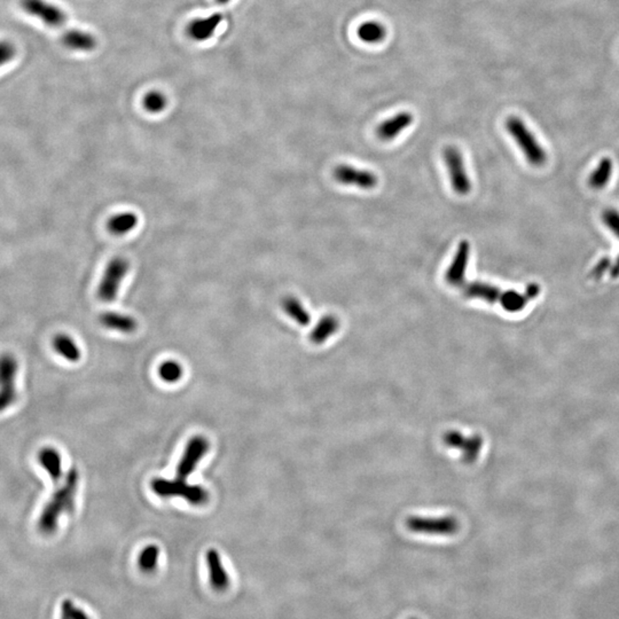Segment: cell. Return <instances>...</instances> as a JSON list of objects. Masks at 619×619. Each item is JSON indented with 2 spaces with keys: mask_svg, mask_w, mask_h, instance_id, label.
Returning <instances> with one entry per match:
<instances>
[{
  "mask_svg": "<svg viewBox=\"0 0 619 619\" xmlns=\"http://www.w3.org/2000/svg\"><path fill=\"white\" fill-rule=\"evenodd\" d=\"M79 483V473L72 468L65 475L63 483L53 493L50 502H47L38 518V530L44 536H51L56 532L59 525V518L63 514L74 511L75 498Z\"/></svg>",
  "mask_w": 619,
  "mask_h": 619,
  "instance_id": "cell-1",
  "label": "cell"
},
{
  "mask_svg": "<svg viewBox=\"0 0 619 619\" xmlns=\"http://www.w3.org/2000/svg\"><path fill=\"white\" fill-rule=\"evenodd\" d=\"M153 492L161 498H183L193 506L205 505L209 500V492L205 487L196 484L186 483L185 480H165L155 478L151 483Z\"/></svg>",
  "mask_w": 619,
  "mask_h": 619,
  "instance_id": "cell-2",
  "label": "cell"
},
{
  "mask_svg": "<svg viewBox=\"0 0 619 619\" xmlns=\"http://www.w3.org/2000/svg\"><path fill=\"white\" fill-rule=\"evenodd\" d=\"M506 129L516 141L525 158L533 167H542L547 160V154L538 140L528 129L524 122L516 116H511L506 121Z\"/></svg>",
  "mask_w": 619,
  "mask_h": 619,
  "instance_id": "cell-3",
  "label": "cell"
},
{
  "mask_svg": "<svg viewBox=\"0 0 619 619\" xmlns=\"http://www.w3.org/2000/svg\"><path fill=\"white\" fill-rule=\"evenodd\" d=\"M18 371L19 362L12 353L0 355V413L10 409L18 400Z\"/></svg>",
  "mask_w": 619,
  "mask_h": 619,
  "instance_id": "cell-4",
  "label": "cell"
},
{
  "mask_svg": "<svg viewBox=\"0 0 619 619\" xmlns=\"http://www.w3.org/2000/svg\"><path fill=\"white\" fill-rule=\"evenodd\" d=\"M130 271L129 260L123 257H115L109 262L96 291L98 298L106 303H110L117 298L123 279Z\"/></svg>",
  "mask_w": 619,
  "mask_h": 619,
  "instance_id": "cell-5",
  "label": "cell"
},
{
  "mask_svg": "<svg viewBox=\"0 0 619 619\" xmlns=\"http://www.w3.org/2000/svg\"><path fill=\"white\" fill-rule=\"evenodd\" d=\"M443 156L453 191L459 196H467L471 191V183L464 167L461 152L454 146H447L444 149Z\"/></svg>",
  "mask_w": 619,
  "mask_h": 619,
  "instance_id": "cell-6",
  "label": "cell"
},
{
  "mask_svg": "<svg viewBox=\"0 0 619 619\" xmlns=\"http://www.w3.org/2000/svg\"><path fill=\"white\" fill-rule=\"evenodd\" d=\"M210 444L203 436H194L189 440L184 451L183 457L177 466V477L186 480L193 471H196L198 462L207 454Z\"/></svg>",
  "mask_w": 619,
  "mask_h": 619,
  "instance_id": "cell-7",
  "label": "cell"
},
{
  "mask_svg": "<svg viewBox=\"0 0 619 619\" xmlns=\"http://www.w3.org/2000/svg\"><path fill=\"white\" fill-rule=\"evenodd\" d=\"M407 526L414 532L436 536H452L459 530L458 521L453 517H412L407 521Z\"/></svg>",
  "mask_w": 619,
  "mask_h": 619,
  "instance_id": "cell-8",
  "label": "cell"
},
{
  "mask_svg": "<svg viewBox=\"0 0 619 619\" xmlns=\"http://www.w3.org/2000/svg\"><path fill=\"white\" fill-rule=\"evenodd\" d=\"M22 10L41 20L51 28H60L67 21L65 12L45 0H20Z\"/></svg>",
  "mask_w": 619,
  "mask_h": 619,
  "instance_id": "cell-9",
  "label": "cell"
},
{
  "mask_svg": "<svg viewBox=\"0 0 619 619\" xmlns=\"http://www.w3.org/2000/svg\"><path fill=\"white\" fill-rule=\"evenodd\" d=\"M335 180L342 185L357 186L362 189H371L378 185V177L367 170H360L350 165H340L333 171Z\"/></svg>",
  "mask_w": 619,
  "mask_h": 619,
  "instance_id": "cell-10",
  "label": "cell"
},
{
  "mask_svg": "<svg viewBox=\"0 0 619 619\" xmlns=\"http://www.w3.org/2000/svg\"><path fill=\"white\" fill-rule=\"evenodd\" d=\"M471 255V245L466 240H462L458 245L452 263L445 273V280L449 285L461 287L466 281V271Z\"/></svg>",
  "mask_w": 619,
  "mask_h": 619,
  "instance_id": "cell-11",
  "label": "cell"
},
{
  "mask_svg": "<svg viewBox=\"0 0 619 619\" xmlns=\"http://www.w3.org/2000/svg\"><path fill=\"white\" fill-rule=\"evenodd\" d=\"M205 562L209 570L210 584L215 591L223 592L229 587V576L226 569L224 568L222 557L215 548H210L205 553Z\"/></svg>",
  "mask_w": 619,
  "mask_h": 619,
  "instance_id": "cell-12",
  "label": "cell"
},
{
  "mask_svg": "<svg viewBox=\"0 0 619 619\" xmlns=\"http://www.w3.org/2000/svg\"><path fill=\"white\" fill-rule=\"evenodd\" d=\"M222 21H223V16L216 13V14H212L208 18H200V19L189 22L186 31H187L189 38H192L193 41L205 42L212 37V34L216 32L217 28L219 27Z\"/></svg>",
  "mask_w": 619,
  "mask_h": 619,
  "instance_id": "cell-13",
  "label": "cell"
},
{
  "mask_svg": "<svg viewBox=\"0 0 619 619\" xmlns=\"http://www.w3.org/2000/svg\"><path fill=\"white\" fill-rule=\"evenodd\" d=\"M412 123L413 115L411 113H400L380 124L376 129V136L382 141H390Z\"/></svg>",
  "mask_w": 619,
  "mask_h": 619,
  "instance_id": "cell-14",
  "label": "cell"
},
{
  "mask_svg": "<svg viewBox=\"0 0 619 619\" xmlns=\"http://www.w3.org/2000/svg\"><path fill=\"white\" fill-rule=\"evenodd\" d=\"M444 440L451 447L462 449L464 459L469 462L474 461L477 455L480 454V447L483 445V440L480 437L475 436L471 438H466L462 436L461 433H457V431L446 433L444 436Z\"/></svg>",
  "mask_w": 619,
  "mask_h": 619,
  "instance_id": "cell-15",
  "label": "cell"
},
{
  "mask_svg": "<svg viewBox=\"0 0 619 619\" xmlns=\"http://www.w3.org/2000/svg\"><path fill=\"white\" fill-rule=\"evenodd\" d=\"M502 291H504L498 287L486 283V282H469L467 285L462 286V293H464V298L485 300L490 304L499 303Z\"/></svg>",
  "mask_w": 619,
  "mask_h": 619,
  "instance_id": "cell-16",
  "label": "cell"
},
{
  "mask_svg": "<svg viewBox=\"0 0 619 619\" xmlns=\"http://www.w3.org/2000/svg\"><path fill=\"white\" fill-rule=\"evenodd\" d=\"M61 43L67 49L79 52H91L96 50L98 42L93 34L82 30H69L62 34Z\"/></svg>",
  "mask_w": 619,
  "mask_h": 619,
  "instance_id": "cell-17",
  "label": "cell"
},
{
  "mask_svg": "<svg viewBox=\"0 0 619 619\" xmlns=\"http://www.w3.org/2000/svg\"><path fill=\"white\" fill-rule=\"evenodd\" d=\"M99 321L106 328L121 331L124 334H131L136 331L138 327V322L132 317L112 311L103 313L100 316Z\"/></svg>",
  "mask_w": 619,
  "mask_h": 619,
  "instance_id": "cell-18",
  "label": "cell"
},
{
  "mask_svg": "<svg viewBox=\"0 0 619 619\" xmlns=\"http://www.w3.org/2000/svg\"><path fill=\"white\" fill-rule=\"evenodd\" d=\"M38 461L54 482L61 480L62 458L58 449L54 447H44L38 453Z\"/></svg>",
  "mask_w": 619,
  "mask_h": 619,
  "instance_id": "cell-19",
  "label": "cell"
},
{
  "mask_svg": "<svg viewBox=\"0 0 619 619\" xmlns=\"http://www.w3.org/2000/svg\"><path fill=\"white\" fill-rule=\"evenodd\" d=\"M340 328V321L338 318L331 314L322 317L316 327L310 334V340L314 344H322L334 335Z\"/></svg>",
  "mask_w": 619,
  "mask_h": 619,
  "instance_id": "cell-20",
  "label": "cell"
},
{
  "mask_svg": "<svg viewBox=\"0 0 619 619\" xmlns=\"http://www.w3.org/2000/svg\"><path fill=\"white\" fill-rule=\"evenodd\" d=\"M53 347L60 356L63 357L68 362H77L81 360V349L68 335H56L53 340Z\"/></svg>",
  "mask_w": 619,
  "mask_h": 619,
  "instance_id": "cell-21",
  "label": "cell"
},
{
  "mask_svg": "<svg viewBox=\"0 0 619 619\" xmlns=\"http://www.w3.org/2000/svg\"><path fill=\"white\" fill-rule=\"evenodd\" d=\"M138 225V217L134 212H124V214L116 215L109 219L107 227L109 232L113 233L114 236H125L131 231H134Z\"/></svg>",
  "mask_w": 619,
  "mask_h": 619,
  "instance_id": "cell-22",
  "label": "cell"
},
{
  "mask_svg": "<svg viewBox=\"0 0 619 619\" xmlns=\"http://www.w3.org/2000/svg\"><path fill=\"white\" fill-rule=\"evenodd\" d=\"M282 307L285 310V312L291 317V319L298 322V325L307 326L311 322V316L307 312L303 304L300 303L296 298L293 296H287L282 300Z\"/></svg>",
  "mask_w": 619,
  "mask_h": 619,
  "instance_id": "cell-23",
  "label": "cell"
},
{
  "mask_svg": "<svg viewBox=\"0 0 619 619\" xmlns=\"http://www.w3.org/2000/svg\"><path fill=\"white\" fill-rule=\"evenodd\" d=\"M613 174V161L604 158L601 160L598 167L592 172L588 178V185L593 189H602L607 186L608 181Z\"/></svg>",
  "mask_w": 619,
  "mask_h": 619,
  "instance_id": "cell-24",
  "label": "cell"
},
{
  "mask_svg": "<svg viewBox=\"0 0 619 619\" xmlns=\"http://www.w3.org/2000/svg\"><path fill=\"white\" fill-rule=\"evenodd\" d=\"M529 300L530 298H528L525 291L524 293H518L516 291H502V298L499 300V304L507 312L515 313L522 311L526 307V304H528Z\"/></svg>",
  "mask_w": 619,
  "mask_h": 619,
  "instance_id": "cell-25",
  "label": "cell"
},
{
  "mask_svg": "<svg viewBox=\"0 0 619 619\" xmlns=\"http://www.w3.org/2000/svg\"><path fill=\"white\" fill-rule=\"evenodd\" d=\"M385 34L387 30L378 22H366L358 28V37L365 43H380L385 38Z\"/></svg>",
  "mask_w": 619,
  "mask_h": 619,
  "instance_id": "cell-26",
  "label": "cell"
},
{
  "mask_svg": "<svg viewBox=\"0 0 619 619\" xmlns=\"http://www.w3.org/2000/svg\"><path fill=\"white\" fill-rule=\"evenodd\" d=\"M160 548L156 545H148L140 551L138 556V566L143 573H153L158 567Z\"/></svg>",
  "mask_w": 619,
  "mask_h": 619,
  "instance_id": "cell-27",
  "label": "cell"
},
{
  "mask_svg": "<svg viewBox=\"0 0 619 619\" xmlns=\"http://www.w3.org/2000/svg\"><path fill=\"white\" fill-rule=\"evenodd\" d=\"M183 367L179 362L174 360H167V362H162L158 367V376L167 383H174L179 381L183 376Z\"/></svg>",
  "mask_w": 619,
  "mask_h": 619,
  "instance_id": "cell-28",
  "label": "cell"
},
{
  "mask_svg": "<svg viewBox=\"0 0 619 619\" xmlns=\"http://www.w3.org/2000/svg\"><path fill=\"white\" fill-rule=\"evenodd\" d=\"M167 105V100L165 94L158 91H151L143 98V107L146 110L152 114H158L165 110Z\"/></svg>",
  "mask_w": 619,
  "mask_h": 619,
  "instance_id": "cell-29",
  "label": "cell"
},
{
  "mask_svg": "<svg viewBox=\"0 0 619 619\" xmlns=\"http://www.w3.org/2000/svg\"><path fill=\"white\" fill-rule=\"evenodd\" d=\"M60 619H91V617L82 608L69 599L62 601L61 618Z\"/></svg>",
  "mask_w": 619,
  "mask_h": 619,
  "instance_id": "cell-30",
  "label": "cell"
},
{
  "mask_svg": "<svg viewBox=\"0 0 619 619\" xmlns=\"http://www.w3.org/2000/svg\"><path fill=\"white\" fill-rule=\"evenodd\" d=\"M602 222L619 238V212L609 208L602 212Z\"/></svg>",
  "mask_w": 619,
  "mask_h": 619,
  "instance_id": "cell-31",
  "label": "cell"
},
{
  "mask_svg": "<svg viewBox=\"0 0 619 619\" xmlns=\"http://www.w3.org/2000/svg\"><path fill=\"white\" fill-rule=\"evenodd\" d=\"M16 49L11 42L0 41V67L15 58Z\"/></svg>",
  "mask_w": 619,
  "mask_h": 619,
  "instance_id": "cell-32",
  "label": "cell"
},
{
  "mask_svg": "<svg viewBox=\"0 0 619 619\" xmlns=\"http://www.w3.org/2000/svg\"><path fill=\"white\" fill-rule=\"evenodd\" d=\"M611 265H613V263H611L609 257L601 258L598 264L595 265L594 269H592L589 276H591L592 279H594V280H599V279L604 276V273L610 271Z\"/></svg>",
  "mask_w": 619,
  "mask_h": 619,
  "instance_id": "cell-33",
  "label": "cell"
},
{
  "mask_svg": "<svg viewBox=\"0 0 619 619\" xmlns=\"http://www.w3.org/2000/svg\"><path fill=\"white\" fill-rule=\"evenodd\" d=\"M525 294L528 295L530 300H535L540 294V287L537 283H530L525 288Z\"/></svg>",
  "mask_w": 619,
  "mask_h": 619,
  "instance_id": "cell-34",
  "label": "cell"
},
{
  "mask_svg": "<svg viewBox=\"0 0 619 619\" xmlns=\"http://www.w3.org/2000/svg\"><path fill=\"white\" fill-rule=\"evenodd\" d=\"M610 276L613 279L619 278V255L618 257L615 260V263L611 265V269H610Z\"/></svg>",
  "mask_w": 619,
  "mask_h": 619,
  "instance_id": "cell-35",
  "label": "cell"
},
{
  "mask_svg": "<svg viewBox=\"0 0 619 619\" xmlns=\"http://www.w3.org/2000/svg\"><path fill=\"white\" fill-rule=\"evenodd\" d=\"M229 0H217V3L220 4V5H225V4L229 3Z\"/></svg>",
  "mask_w": 619,
  "mask_h": 619,
  "instance_id": "cell-36",
  "label": "cell"
},
{
  "mask_svg": "<svg viewBox=\"0 0 619 619\" xmlns=\"http://www.w3.org/2000/svg\"><path fill=\"white\" fill-rule=\"evenodd\" d=\"M412 619H415V618H412Z\"/></svg>",
  "mask_w": 619,
  "mask_h": 619,
  "instance_id": "cell-37",
  "label": "cell"
}]
</instances>
